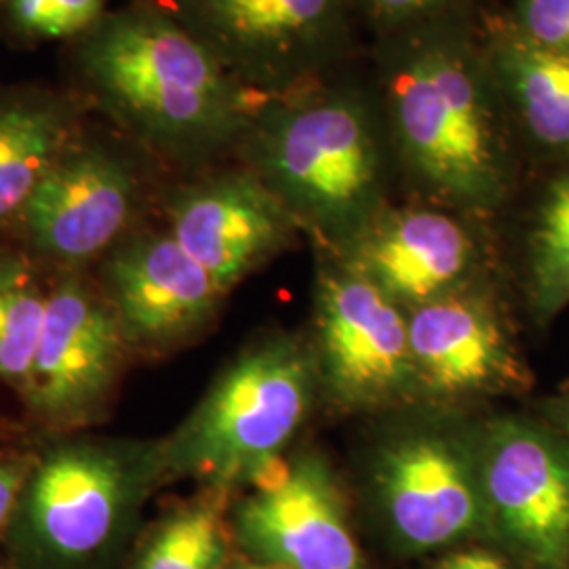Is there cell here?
<instances>
[{
	"label": "cell",
	"instance_id": "cell-3",
	"mask_svg": "<svg viewBox=\"0 0 569 569\" xmlns=\"http://www.w3.org/2000/svg\"><path fill=\"white\" fill-rule=\"evenodd\" d=\"M388 150L373 91L336 72L260 98L237 152L296 224L340 253L387 207Z\"/></svg>",
	"mask_w": 569,
	"mask_h": 569
},
{
	"label": "cell",
	"instance_id": "cell-26",
	"mask_svg": "<svg viewBox=\"0 0 569 569\" xmlns=\"http://www.w3.org/2000/svg\"><path fill=\"white\" fill-rule=\"evenodd\" d=\"M439 569H509L498 557L483 550H467L448 557Z\"/></svg>",
	"mask_w": 569,
	"mask_h": 569
},
{
	"label": "cell",
	"instance_id": "cell-8",
	"mask_svg": "<svg viewBox=\"0 0 569 569\" xmlns=\"http://www.w3.org/2000/svg\"><path fill=\"white\" fill-rule=\"evenodd\" d=\"M129 352L106 296L77 274L63 277L49 291L21 399L42 427L77 432L102 418Z\"/></svg>",
	"mask_w": 569,
	"mask_h": 569
},
{
	"label": "cell",
	"instance_id": "cell-27",
	"mask_svg": "<svg viewBox=\"0 0 569 569\" xmlns=\"http://www.w3.org/2000/svg\"><path fill=\"white\" fill-rule=\"evenodd\" d=\"M557 416H559V422H561V428L566 430V435L569 437V390L563 395V399L559 401V407H557Z\"/></svg>",
	"mask_w": 569,
	"mask_h": 569
},
{
	"label": "cell",
	"instance_id": "cell-1",
	"mask_svg": "<svg viewBox=\"0 0 569 569\" xmlns=\"http://www.w3.org/2000/svg\"><path fill=\"white\" fill-rule=\"evenodd\" d=\"M373 96L390 152L432 201L462 216L505 203L512 121L475 9L380 37Z\"/></svg>",
	"mask_w": 569,
	"mask_h": 569
},
{
	"label": "cell",
	"instance_id": "cell-13",
	"mask_svg": "<svg viewBox=\"0 0 569 569\" xmlns=\"http://www.w3.org/2000/svg\"><path fill=\"white\" fill-rule=\"evenodd\" d=\"M167 222L222 293L277 256L300 228L247 167L182 186L167 201Z\"/></svg>",
	"mask_w": 569,
	"mask_h": 569
},
{
	"label": "cell",
	"instance_id": "cell-9",
	"mask_svg": "<svg viewBox=\"0 0 569 569\" xmlns=\"http://www.w3.org/2000/svg\"><path fill=\"white\" fill-rule=\"evenodd\" d=\"M140 203L142 178L129 152L82 131L42 178L18 224L37 256L77 270L121 243Z\"/></svg>",
	"mask_w": 569,
	"mask_h": 569
},
{
	"label": "cell",
	"instance_id": "cell-25",
	"mask_svg": "<svg viewBox=\"0 0 569 569\" xmlns=\"http://www.w3.org/2000/svg\"><path fill=\"white\" fill-rule=\"evenodd\" d=\"M30 468L32 458L28 456L0 458V538H7V531L11 528Z\"/></svg>",
	"mask_w": 569,
	"mask_h": 569
},
{
	"label": "cell",
	"instance_id": "cell-15",
	"mask_svg": "<svg viewBox=\"0 0 569 569\" xmlns=\"http://www.w3.org/2000/svg\"><path fill=\"white\" fill-rule=\"evenodd\" d=\"M462 213L446 207H385L336 253L346 266L413 310L470 284L479 247Z\"/></svg>",
	"mask_w": 569,
	"mask_h": 569
},
{
	"label": "cell",
	"instance_id": "cell-17",
	"mask_svg": "<svg viewBox=\"0 0 569 569\" xmlns=\"http://www.w3.org/2000/svg\"><path fill=\"white\" fill-rule=\"evenodd\" d=\"M81 133L77 96L39 84L0 87V226L20 220L42 178Z\"/></svg>",
	"mask_w": 569,
	"mask_h": 569
},
{
	"label": "cell",
	"instance_id": "cell-16",
	"mask_svg": "<svg viewBox=\"0 0 569 569\" xmlns=\"http://www.w3.org/2000/svg\"><path fill=\"white\" fill-rule=\"evenodd\" d=\"M407 331L418 392L437 401L493 395L521 378L502 321L472 284L409 310Z\"/></svg>",
	"mask_w": 569,
	"mask_h": 569
},
{
	"label": "cell",
	"instance_id": "cell-5",
	"mask_svg": "<svg viewBox=\"0 0 569 569\" xmlns=\"http://www.w3.org/2000/svg\"><path fill=\"white\" fill-rule=\"evenodd\" d=\"M317 387L315 355L300 342L249 346L161 441L164 483L194 479L220 493L251 486L305 425Z\"/></svg>",
	"mask_w": 569,
	"mask_h": 569
},
{
	"label": "cell",
	"instance_id": "cell-10",
	"mask_svg": "<svg viewBox=\"0 0 569 569\" xmlns=\"http://www.w3.org/2000/svg\"><path fill=\"white\" fill-rule=\"evenodd\" d=\"M373 486L395 538L427 552L489 526L477 441L437 427L390 437L376 453Z\"/></svg>",
	"mask_w": 569,
	"mask_h": 569
},
{
	"label": "cell",
	"instance_id": "cell-14",
	"mask_svg": "<svg viewBox=\"0 0 569 569\" xmlns=\"http://www.w3.org/2000/svg\"><path fill=\"white\" fill-rule=\"evenodd\" d=\"M234 531L258 563L283 569H363L340 489L321 456L300 453L283 477L237 507Z\"/></svg>",
	"mask_w": 569,
	"mask_h": 569
},
{
	"label": "cell",
	"instance_id": "cell-7",
	"mask_svg": "<svg viewBox=\"0 0 569 569\" xmlns=\"http://www.w3.org/2000/svg\"><path fill=\"white\" fill-rule=\"evenodd\" d=\"M315 363L342 407L376 409L418 392L406 310L340 258L319 277Z\"/></svg>",
	"mask_w": 569,
	"mask_h": 569
},
{
	"label": "cell",
	"instance_id": "cell-6",
	"mask_svg": "<svg viewBox=\"0 0 569 569\" xmlns=\"http://www.w3.org/2000/svg\"><path fill=\"white\" fill-rule=\"evenodd\" d=\"M251 93L281 96L338 72L352 51L350 0H152Z\"/></svg>",
	"mask_w": 569,
	"mask_h": 569
},
{
	"label": "cell",
	"instance_id": "cell-18",
	"mask_svg": "<svg viewBox=\"0 0 569 569\" xmlns=\"http://www.w3.org/2000/svg\"><path fill=\"white\" fill-rule=\"evenodd\" d=\"M510 121L540 150L569 157V58L526 41L509 23L483 30Z\"/></svg>",
	"mask_w": 569,
	"mask_h": 569
},
{
	"label": "cell",
	"instance_id": "cell-28",
	"mask_svg": "<svg viewBox=\"0 0 569 569\" xmlns=\"http://www.w3.org/2000/svg\"><path fill=\"white\" fill-rule=\"evenodd\" d=\"M241 569H283L277 566H266V563H251V566H243Z\"/></svg>",
	"mask_w": 569,
	"mask_h": 569
},
{
	"label": "cell",
	"instance_id": "cell-19",
	"mask_svg": "<svg viewBox=\"0 0 569 569\" xmlns=\"http://www.w3.org/2000/svg\"><path fill=\"white\" fill-rule=\"evenodd\" d=\"M49 291L20 253H0V382L21 390L41 338Z\"/></svg>",
	"mask_w": 569,
	"mask_h": 569
},
{
	"label": "cell",
	"instance_id": "cell-29",
	"mask_svg": "<svg viewBox=\"0 0 569 569\" xmlns=\"http://www.w3.org/2000/svg\"><path fill=\"white\" fill-rule=\"evenodd\" d=\"M0 4H2V0H0Z\"/></svg>",
	"mask_w": 569,
	"mask_h": 569
},
{
	"label": "cell",
	"instance_id": "cell-20",
	"mask_svg": "<svg viewBox=\"0 0 569 569\" xmlns=\"http://www.w3.org/2000/svg\"><path fill=\"white\" fill-rule=\"evenodd\" d=\"M228 552L216 498L183 505L152 531L131 569H222Z\"/></svg>",
	"mask_w": 569,
	"mask_h": 569
},
{
	"label": "cell",
	"instance_id": "cell-23",
	"mask_svg": "<svg viewBox=\"0 0 569 569\" xmlns=\"http://www.w3.org/2000/svg\"><path fill=\"white\" fill-rule=\"evenodd\" d=\"M376 39L475 9V0H350Z\"/></svg>",
	"mask_w": 569,
	"mask_h": 569
},
{
	"label": "cell",
	"instance_id": "cell-24",
	"mask_svg": "<svg viewBox=\"0 0 569 569\" xmlns=\"http://www.w3.org/2000/svg\"><path fill=\"white\" fill-rule=\"evenodd\" d=\"M507 23L531 44L569 58V0H515Z\"/></svg>",
	"mask_w": 569,
	"mask_h": 569
},
{
	"label": "cell",
	"instance_id": "cell-22",
	"mask_svg": "<svg viewBox=\"0 0 569 569\" xmlns=\"http://www.w3.org/2000/svg\"><path fill=\"white\" fill-rule=\"evenodd\" d=\"M110 0H2L0 18L20 44L77 41L103 16Z\"/></svg>",
	"mask_w": 569,
	"mask_h": 569
},
{
	"label": "cell",
	"instance_id": "cell-21",
	"mask_svg": "<svg viewBox=\"0 0 569 569\" xmlns=\"http://www.w3.org/2000/svg\"><path fill=\"white\" fill-rule=\"evenodd\" d=\"M531 272L542 308L569 300V176L552 183L531 232Z\"/></svg>",
	"mask_w": 569,
	"mask_h": 569
},
{
	"label": "cell",
	"instance_id": "cell-2",
	"mask_svg": "<svg viewBox=\"0 0 569 569\" xmlns=\"http://www.w3.org/2000/svg\"><path fill=\"white\" fill-rule=\"evenodd\" d=\"M70 63L79 100L169 163L239 150L260 100L152 0L108 11L72 41Z\"/></svg>",
	"mask_w": 569,
	"mask_h": 569
},
{
	"label": "cell",
	"instance_id": "cell-4",
	"mask_svg": "<svg viewBox=\"0 0 569 569\" xmlns=\"http://www.w3.org/2000/svg\"><path fill=\"white\" fill-rule=\"evenodd\" d=\"M163 483L161 441L63 435L32 456L11 552L21 569H102Z\"/></svg>",
	"mask_w": 569,
	"mask_h": 569
},
{
	"label": "cell",
	"instance_id": "cell-11",
	"mask_svg": "<svg viewBox=\"0 0 569 569\" xmlns=\"http://www.w3.org/2000/svg\"><path fill=\"white\" fill-rule=\"evenodd\" d=\"M489 526L542 568L569 561V441L526 420L491 422L477 441Z\"/></svg>",
	"mask_w": 569,
	"mask_h": 569
},
{
	"label": "cell",
	"instance_id": "cell-12",
	"mask_svg": "<svg viewBox=\"0 0 569 569\" xmlns=\"http://www.w3.org/2000/svg\"><path fill=\"white\" fill-rule=\"evenodd\" d=\"M103 296L129 350L154 355L211 323L224 293L169 230H143L103 256Z\"/></svg>",
	"mask_w": 569,
	"mask_h": 569
},
{
	"label": "cell",
	"instance_id": "cell-30",
	"mask_svg": "<svg viewBox=\"0 0 569 569\" xmlns=\"http://www.w3.org/2000/svg\"><path fill=\"white\" fill-rule=\"evenodd\" d=\"M0 569H4V568H0Z\"/></svg>",
	"mask_w": 569,
	"mask_h": 569
}]
</instances>
